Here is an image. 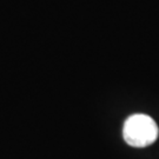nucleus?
Masks as SVG:
<instances>
[{
  "label": "nucleus",
  "mask_w": 159,
  "mask_h": 159,
  "mask_svg": "<svg viewBox=\"0 0 159 159\" xmlns=\"http://www.w3.org/2000/svg\"><path fill=\"white\" fill-rule=\"evenodd\" d=\"M158 134L159 129L157 123L148 114H132L124 123L123 137L132 148L150 146L157 140Z\"/></svg>",
  "instance_id": "1"
}]
</instances>
